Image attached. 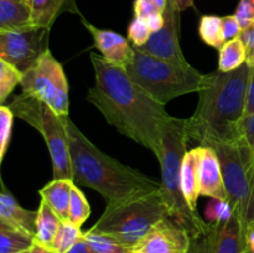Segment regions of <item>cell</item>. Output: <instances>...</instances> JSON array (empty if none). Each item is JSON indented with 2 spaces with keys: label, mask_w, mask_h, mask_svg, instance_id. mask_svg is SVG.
I'll list each match as a JSON object with an SVG mask.
<instances>
[{
  "label": "cell",
  "mask_w": 254,
  "mask_h": 253,
  "mask_svg": "<svg viewBox=\"0 0 254 253\" xmlns=\"http://www.w3.org/2000/svg\"><path fill=\"white\" fill-rule=\"evenodd\" d=\"M96 83L88 89L87 101L104 116L122 135L150 150L158 158L161 135L171 118L165 106L136 84L122 67L91 52Z\"/></svg>",
  "instance_id": "1"
},
{
  "label": "cell",
  "mask_w": 254,
  "mask_h": 253,
  "mask_svg": "<svg viewBox=\"0 0 254 253\" xmlns=\"http://www.w3.org/2000/svg\"><path fill=\"white\" fill-rule=\"evenodd\" d=\"M251 69L246 62L235 71L217 69L205 74L195 113L186 119L189 140L213 146L242 139L240 126L245 118Z\"/></svg>",
  "instance_id": "2"
},
{
  "label": "cell",
  "mask_w": 254,
  "mask_h": 253,
  "mask_svg": "<svg viewBox=\"0 0 254 253\" xmlns=\"http://www.w3.org/2000/svg\"><path fill=\"white\" fill-rule=\"evenodd\" d=\"M64 126L71 155L72 180L76 185L87 186L101 193L107 207L160 190V183L99 150L69 117L64 118Z\"/></svg>",
  "instance_id": "3"
},
{
  "label": "cell",
  "mask_w": 254,
  "mask_h": 253,
  "mask_svg": "<svg viewBox=\"0 0 254 253\" xmlns=\"http://www.w3.org/2000/svg\"><path fill=\"white\" fill-rule=\"evenodd\" d=\"M186 119L171 117L161 135L158 160L161 168L160 192L171 218L192 236L206 225V221L188 205L181 189V165L186 154L189 136Z\"/></svg>",
  "instance_id": "4"
},
{
  "label": "cell",
  "mask_w": 254,
  "mask_h": 253,
  "mask_svg": "<svg viewBox=\"0 0 254 253\" xmlns=\"http://www.w3.org/2000/svg\"><path fill=\"white\" fill-rule=\"evenodd\" d=\"M133 47V59L126 67L127 73L159 103L165 106L176 97L201 89L205 74L191 64L181 66Z\"/></svg>",
  "instance_id": "5"
},
{
  "label": "cell",
  "mask_w": 254,
  "mask_h": 253,
  "mask_svg": "<svg viewBox=\"0 0 254 253\" xmlns=\"http://www.w3.org/2000/svg\"><path fill=\"white\" fill-rule=\"evenodd\" d=\"M168 215V208L159 190L121 205L106 207L91 230L111 236L134 250L151 228Z\"/></svg>",
  "instance_id": "6"
},
{
  "label": "cell",
  "mask_w": 254,
  "mask_h": 253,
  "mask_svg": "<svg viewBox=\"0 0 254 253\" xmlns=\"http://www.w3.org/2000/svg\"><path fill=\"white\" fill-rule=\"evenodd\" d=\"M221 161L227 200L245 230L254 223V153L243 139L211 146Z\"/></svg>",
  "instance_id": "7"
},
{
  "label": "cell",
  "mask_w": 254,
  "mask_h": 253,
  "mask_svg": "<svg viewBox=\"0 0 254 253\" xmlns=\"http://www.w3.org/2000/svg\"><path fill=\"white\" fill-rule=\"evenodd\" d=\"M9 108L15 117L34 126L42 135L51 156L54 179L72 180L71 155L64 126L66 117H60L45 102L26 93L14 97Z\"/></svg>",
  "instance_id": "8"
},
{
  "label": "cell",
  "mask_w": 254,
  "mask_h": 253,
  "mask_svg": "<svg viewBox=\"0 0 254 253\" xmlns=\"http://www.w3.org/2000/svg\"><path fill=\"white\" fill-rule=\"evenodd\" d=\"M22 93L35 97L51 107L60 117H68V82L62 64L46 51L34 67L22 73Z\"/></svg>",
  "instance_id": "9"
},
{
  "label": "cell",
  "mask_w": 254,
  "mask_h": 253,
  "mask_svg": "<svg viewBox=\"0 0 254 253\" xmlns=\"http://www.w3.org/2000/svg\"><path fill=\"white\" fill-rule=\"evenodd\" d=\"M47 27L32 26L0 31V60L16 67L22 73L34 67L49 51Z\"/></svg>",
  "instance_id": "10"
},
{
  "label": "cell",
  "mask_w": 254,
  "mask_h": 253,
  "mask_svg": "<svg viewBox=\"0 0 254 253\" xmlns=\"http://www.w3.org/2000/svg\"><path fill=\"white\" fill-rule=\"evenodd\" d=\"M246 230L242 221L233 215L225 222H206L190 236L188 253H245Z\"/></svg>",
  "instance_id": "11"
},
{
  "label": "cell",
  "mask_w": 254,
  "mask_h": 253,
  "mask_svg": "<svg viewBox=\"0 0 254 253\" xmlns=\"http://www.w3.org/2000/svg\"><path fill=\"white\" fill-rule=\"evenodd\" d=\"M180 10L174 0H168L164 11V27L151 34L144 46L138 47L143 52L168 60L174 63L188 66L189 63L180 47Z\"/></svg>",
  "instance_id": "12"
},
{
  "label": "cell",
  "mask_w": 254,
  "mask_h": 253,
  "mask_svg": "<svg viewBox=\"0 0 254 253\" xmlns=\"http://www.w3.org/2000/svg\"><path fill=\"white\" fill-rule=\"evenodd\" d=\"M190 235L170 216H165L135 246L141 253H188Z\"/></svg>",
  "instance_id": "13"
},
{
  "label": "cell",
  "mask_w": 254,
  "mask_h": 253,
  "mask_svg": "<svg viewBox=\"0 0 254 253\" xmlns=\"http://www.w3.org/2000/svg\"><path fill=\"white\" fill-rule=\"evenodd\" d=\"M82 22L91 32L94 47L101 52V56L111 64L126 69L133 59V45L129 44L128 40L121 34H117L111 30L99 29L84 19H82Z\"/></svg>",
  "instance_id": "14"
},
{
  "label": "cell",
  "mask_w": 254,
  "mask_h": 253,
  "mask_svg": "<svg viewBox=\"0 0 254 253\" xmlns=\"http://www.w3.org/2000/svg\"><path fill=\"white\" fill-rule=\"evenodd\" d=\"M197 149L200 195L210 198L227 200L222 168L217 153L211 146L198 145Z\"/></svg>",
  "instance_id": "15"
},
{
  "label": "cell",
  "mask_w": 254,
  "mask_h": 253,
  "mask_svg": "<svg viewBox=\"0 0 254 253\" xmlns=\"http://www.w3.org/2000/svg\"><path fill=\"white\" fill-rule=\"evenodd\" d=\"M37 210H26L19 205L14 195L6 189L1 181V192H0V222L14 226L19 230L25 231L35 237L36 231Z\"/></svg>",
  "instance_id": "16"
},
{
  "label": "cell",
  "mask_w": 254,
  "mask_h": 253,
  "mask_svg": "<svg viewBox=\"0 0 254 253\" xmlns=\"http://www.w3.org/2000/svg\"><path fill=\"white\" fill-rule=\"evenodd\" d=\"M73 186L71 179H54L39 190L41 201L47 203L61 221H69V202Z\"/></svg>",
  "instance_id": "17"
},
{
  "label": "cell",
  "mask_w": 254,
  "mask_h": 253,
  "mask_svg": "<svg viewBox=\"0 0 254 253\" xmlns=\"http://www.w3.org/2000/svg\"><path fill=\"white\" fill-rule=\"evenodd\" d=\"M181 189L190 208L197 212L200 197V178H198V149L197 146L186 151L181 165Z\"/></svg>",
  "instance_id": "18"
},
{
  "label": "cell",
  "mask_w": 254,
  "mask_h": 253,
  "mask_svg": "<svg viewBox=\"0 0 254 253\" xmlns=\"http://www.w3.org/2000/svg\"><path fill=\"white\" fill-rule=\"evenodd\" d=\"M31 7L25 0H0V31L32 26Z\"/></svg>",
  "instance_id": "19"
},
{
  "label": "cell",
  "mask_w": 254,
  "mask_h": 253,
  "mask_svg": "<svg viewBox=\"0 0 254 253\" xmlns=\"http://www.w3.org/2000/svg\"><path fill=\"white\" fill-rule=\"evenodd\" d=\"M30 7H31L32 24L51 29L52 22L55 21L57 15L64 7H67V10H72L71 7H74V4L73 0H31Z\"/></svg>",
  "instance_id": "20"
},
{
  "label": "cell",
  "mask_w": 254,
  "mask_h": 253,
  "mask_svg": "<svg viewBox=\"0 0 254 253\" xmlns=\"http://www.w3.org/2000/svg\"><path fill=\"white\" fill-rule=\"evenodd\" d=\"M60 222H61V220L51 210V207L44 201H40L39 208H37L35 241L41 243V245L52 247Z\"/></svg>",
  "instance_id": "21"
},
{
  "label": "cell",
  "mask_w": 254,
  "mask_h": 253,
  "mask_svg": "<svg viewBox=\"0 0 254 253\" xmlns=\"http://www.w3.org/2000/svg\"><path fill=\"white\" fill-rule=\"evenodd\" d=\"M35 237L14 226L0 222V253H17L29 251Z\"/></svg>",
  "instance_id": "22"
},
{
  "label": "cell",
  "mask_w": 254,
  "mask_h": 253,
  "mask_svg": "<svg viewBox=\"0 0 254 253\" xmlns=\"http://www.w3.org/2000/svg\"><path fill=\"white\" fill-rule=\"evenodd\" d=\"M246 63V47L240 37L225 42L218 55V69L231 72Z\"/></svg>",
  "instance_id": "23"
},
{
  "label": "cell",
  "mask_w": 254,
  "mask_h": 253,
  "mask_svg": "<svg viewBox=\"0 0 254 253\" xmlns=\"http://www.w3.org/2000/svg\"><path fill=\"white\" fill-rule=\"evenodd\" d=\"M201 39L213 49L220 50L225 44L222 30V17L217 15H203L198 26Z\"/></svg>",
  "instance_id": "24"
},
{
  "label": "cell",
  "mask_w": 254,
  "mask_h": 253,
  "mask_svg": "<svg viewBox=\"0 0 254 253\" xmlns=\"http://www.w3.org/2000/svg\"><path fill=\"white\" fill-rule=\"evenodd\" d=\"M83 232L79 226H76L71 221H61L55 236L52 248L56 253H67L82 238Z\"/></svg>",
  "instance_id": "25"
},
{
  "label": "cell",
  "mask_w": 254,
  "mask_h": 253,
  "mask_svg": "<svg viewBox=\"0 0 254 253\" xmlns=\"http://www.w3.org/2000/svg\"><path fill=\"white\" fill-rule=\"evenodd\" d=\"M83 237L97 253H130L133 251L111 236L94 232L92 230L84 232Z\"/></svg>",
  "instance_id": "26"
},
{
  "label": "cell",
  "mask_w": 254,
  "mask_h": 253,
  "mask_svg": "<svg viewBox=\"0 0 254 253\" xmlns=\"http://www.w3.org/2000/svg\"><path fill=\"white\" fill-rule=\"evenodd\" d=\"M22 72L15 66L0 60V102L4 103L17 84H21Z\"/></svg>",
  "instance_id": "27"
},
{
  "label": "cell",
  "mask_w": 254,
  "mask_h": 253,
  "mask_svg": "<svg viewBox=\"0 0 254 253\" xmlns=\"http://www.w3.org/2000/svg\"><path fill=\"white\" fill-rule=\"evenodd\" d=\"M91 215V206L81 189L74 184L69 202V221L81 227Z\"/></svg>",
  "instance_id": "28"
},
{
  "label": "cell",
  "mask_w": 254,
  "mask_h": 253,
  "mask_svg": "<svg viewBox=\"0 0 254 253\" xmlns=\"http://www.w3.org/2000/svg\"><path fill=\"white\" fill-rule=\"evenodd\" d=\"M15 114L12 113L9 106H0V163L4 160L6 151L11 141L12 123H14Z\"/></svg>",
  "instance_id": "29"
},
{
  "label": "cell",
  "mask_w": 254,
  "mask_h": 253,
  "mask_svg": "<svg viewBox=\"0 0 254 253\" xmlns=\"http://www.w3.org/2000/svg\"><path fill=\"white\" fill-rule=\"evenodd\" d=\"M205 215L208 222H225L235 215V211L230 201L211 198V201L206 206Z\"/></svg>",
  "instance_id": "30"
},
{
  "label": "cell",
  "mask_w": 254,
  "mask_h": 253,
  "mask_svg": "<svg viewBox=\"0 0 254 253\" xmlns=\"http://www.w3.org/2000/svg\"><path fill=\"white\" fill-rule=\"evenodd\" d=\"M151 30L148 26L146 21L141 17H134L133 21L130 22L128 27V37L131 42L133 46L141 47L149 41L151 36Z\"/></svg>",
  "instance_id": "31"
},
{
  "label": "cell",
  "mask_w": 254,
  "mask_h": 253,
  "mask_svg": "<svg viewBox=\"0 0 254 253\" xmlns=\"http://www.w3.org/2000/svg\"><path fill=\"white\" fill-rule=\"evenodd\" d=\"M236 19L242 26V30L254 25V0H240L235 12Z\"/></svg>",
  "instance_id": "32"
},
{
  "label": "cell",
  "mask_w": 254,
  "mask_h": 253,
  "mask_svg": "<svg viewBox=\"0 0 254 253\" xmlns=\"http://www.w3.org/2000/svg\"><path fill=\"white\" fill-rule=\"evenodd\" d=\"M222 30L223 40H225V42H227L240 37L241 32H242V26L236 19L235 15H228V16L222 17Z\"/></svg>",
  "instance_id": "33"
},
{
  "label": "cell",
  "mask_w": 254,
  "mask_h": 253,
  "mask_svg": "<svg viewBox=\"0 0 254 253\" xmlns=\"http://www.w3.org/2000/svg\"><path fill=\"white\" fill-rule=\"evenodd\" d=\"M240 39L246 47V62L254 68V26L242 30Z\"/></svg>",
  "instance_id": "34"
},
{
  "label": "cell",
  "mask_w": 254,
  "mask_h": 253,
  "mask_svg": "<svg viewBox=\"0 0 254 253\" xmlns=\"http://www.w3.org/2000/svg\"><path fill=\"white\" fill-rule=\"evenodd\" d=\"M241 138L250 145L254 153V114L245 117L241 122Z\"/></svg>",
  "instance_id": "35"
},
{
  "label": "cell",
  "mask_w": 254,
  "mask_h": 253,
  "mask_svg": "<svg viewBox=\"0 0 254 253\" xmlns=\"http://www.w3.org/2000/svg\"><path fill=\"white\" fill-rule=\"evenodd\" d=\"M254 114V68L251 69L250 81H248L247 94H246V108L245 117Z\"/></svg>",
  "instance_id": "36"
},
{
  "label": "cell",
  "mask_w": 254,
  "mask_h": 253,
  "mask_svg": "<svg viewBox=\"0 0 254 253\" xmlns=\"http://www.w3.org/2000/svg\"><path fill=\"white\" fill-rule=\"evenodd\" d=\"M146 21V24H148V26L150 27L151 32H156L159 31V30H161L164 27V14H154V15H150L149 17H146V19H144Z\"/></svg>",
  "instance_id": "37"
},
{
  "label": "cell",
  "mask_w": 254,
  "mask_h": 253,
  "mask_svg": "<svg viewBox=\"0 0 254 253\" xmlns=\"http://www.w3.org/2000/svg\"><path fill=\"white\" fill-rule=\"evenodd\" d=\"M67 253H97L93 248L89 246V243L87 242L86 238L82 236V238H79L78 242L71 248Z\"/></svg>",
  "instance_id": "38"
},
{
  "label": "cell",
  "mask_w": 254,
  "mask_h": 253,
  "mask_svg": "<svg viewBox=\"0 0 254 253\" xmlns=\"http://www.w3.org/2000/svg\"><path fill=\"white\" fill-rule=\"evenodd\" d=\"M246 245L250 253H254V223L246 228Z\"/></svg>",
  "instance_id": "39"
},
{
  "label": "cell",
  "mask_w": 254,
  "mask_h": 253,
  "mask_svg": "<svg viewBox=\"0 0 254 253\" xmlns=\"http://www.w3.org/2000/svg\"><path fill=\"white\" fill-rule=\"evenodd\" d=\"M30 253H56V252H55L54 248L52 247L41 245V243H39L35 241L34 245H32V247L30 248Z\"/></svg>",
  "instance_id": "40"
},
{
  "label": "cell",
  "mask_w": 254,
  "mask_h": 253,
  "mask_svg": "<svg viewBox=\"0 0 254 253\" xmlns=\"http://www.w3.org/2000/svg\"><path fill=\"white\" fill-rule=\"evenodd\" d=\"M180 11L189 9V7L195 6V0H174Z\"/></svg>",
  "instance_id": "41"
},
{
  "label": "cell",
  "mask_w": 254,
  "mask_h": 253,
  "mask_svg": "<svg viewBox=\"0 0 254 253\" xmlns=\"http://www.w3.org/2000/svg\"><path fill=\"white\" fill-rule=\"evenodd\" d=\"M144 1H148V2H151V4L156 5V6H158L159 9L163 10V11H165L166 4H168V0H144Z\"/></svg>",
  "instance_id": "42"
},
{
  "label": "cell",
  "mask_w": 254,
  "mask_h": 253,
  "mask_svg": "<svg viewBox=\"0 0 254 253\" xmlns=\"http://www.w3.org/2000/svg\"><path fill=\"white\" fill-rule=\"evenodd\" d=\"M130 253H141V252H139V251H136V250H133Z\"/></svg>",
  "instance_id": "43"
},
{
  "label": "cell",
  "mask_w": 254,
  "mask_h": 253,
  "mask_svg": "<svg viewBox=\"0 0 254 253\" xmlns=\"http://www.w3.org/2000/svg\"><path fill=\"white\" fill-rule=\"evenodd\" d=\"M17 253H30V250L29 251H22V252H17Z\"/></svg>",
  "instance_id": "44"
},
{
  "label": "cell",
  "mask_w": 254,
  "mask_h": 253,
  "mask_svg": "<svg viewBox=\"0 0 254 253\" xmlns=\"http://www.w3.org/2000/svg\"><path fill=\"white\" fill-rule=\"evenodd\" d=\"M25 1H26V2H27V4H29V5H30V1H31V0H25Z\"/></svg>",
  "instance_id": "45"
},
{
  "label": "cell",
  "mask_w": 254,
  "mask_h": 253,
  "mask_svg": "<svg viewBox=\"0 0 254 253\" xmlns=\"http://www.w3.org/2000/svg\"><path fill=\"white\" fill-rule=\"evenodd\" d=\"M245 253H250V252H248V250H247V251H246V252H245Z\"/></svg>",
  "instance_id": "46"
},
{
  "label": "cell",
  "mask_w": 254,
  "mask_h": 253,
  "mask_svg": "<svg viewBox=\"0 0 254 253\" xmlns=\"http://www.w3.org/2000/svg\"><path fill=\"white\" fill-rule=\"evenodd\" d=\"M253 26H254V25H253Z\"/></svg>",
  "instance_id": "47"
}]
</instances>
